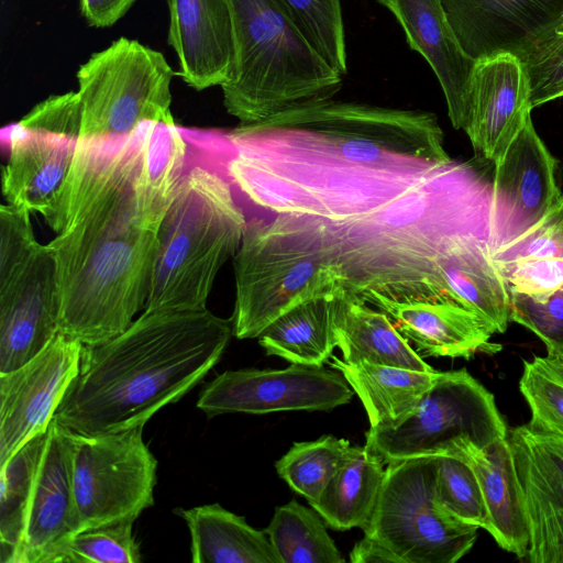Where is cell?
Returning <instances> with one entry per match:
<instances>
[{
    "label": "cell",
    "instance_id": "obj_2",
    "mask_svg": "<svg viewBox=\"0 0 563 563\" xmlns=\"http://www.w3.org/2000/svg\"><path fill=\"white\" fill-rule=\"evenodd\" d=\"M232 335V318L207 308L144 311L114 338L84 345L79 371L54 418L85 435L144 426L206 377Z\"/></svg>",
    "mask_w": 563,
    "mask_h": 563
},
{
    "label": "cell",
    "instance_id": "obj_19",
    "mask_svg": "<svg viewBox=\"0 0 563 563\" xmlns=\"http://www.w3.org/2000/svg\"><path fill=\"white\" fill-rule=\"evenodd\" d=\"M529 526L526 559L563 563V435L528 422L508 433Z\"/></svg>",
    "mask_w": 563,
    "mask_h": 563
},
{
    "label": "cell",
    "instance_id": "obj_7",
    "mask_svg": "<svg viewBox=\"0 0 563 563\" xmlns=\"http://www.w3.org/2000/svg\"><path fill=\"white\" fill-rule=\"evenodd\" d=\"M30 214L0 208V373L31 361L59 332L55 258L36 240Z\"/></svg>",
    "mask_w": 563,
    "mask_h": 563
},
{
    "label": "cell",
    "instance_id": "obj_20",
    "mask_svg": "<svg viewBox=\"0 0 563 563\" xmlns=\"http://www.w3.org/2000/svg\"><path fill=\"white\" fill-rule=\"evenodd\" d=\"M530 87L519 57L499 53L476 60L465 129L476 154L500 163L531 117Z\"/></svg>",
    "mask_w": 563,
    "mask_h": 563
},
{
    "label": "cell",
    "instance_id": "obj_11",
    "mask_svg": "<svg viewBox=\"0 0 563 563\" xmlns=\"http://www.w3.org/2000/svg\"><path fill=\"white\" fill-rule=\"evenodd\" d=\"M508 437L494 395L467 371L439 372L422 400L402 423L369 428L366 443L384 464L444 455L457 440L484 449Z\"/></svg>",
    "mask_w": 563,
    "mask_h": 563
},
{
    "label": "cell",
    "instance_id": "obj_31",
    "mask_svg": "<svg viewBox=\"0 0 563 563\" xmlns=\"http://www.w3.org/2000/svg\"><path fill=\"white\" fill-rule=\"evenodd\" d=\"M382 459L356 445L352 456L310 506L335 530L363 529L369 521L385 478Z\"/></svg>",
    "mask_w": 563,
    "mask_h": 563
},
{
    "label": "cell",
    "instance_id": "obj_26",
    "mask_svg": "<svg viewBox=\"0 0 563 563\" xmlns=\"http://www.w3.org/2000/svg\"><path fill=\"white\" fill-rule=\"evenodd\" d=\"M435 282L478 314L494 334L510 321L509 292L492 258L489 242L466 238L451 243L435 258Z\"/></svg>",
    "mask_w": 563,
    "mask_h": 563
},
{
    "label": "cell",
    "instance_id": "obj_12",
    "mask_svg": "<svg viewBox=\"0 0 563 563\" xmlns=\"http://www.w3.org/2000/svg\"><path fill=\"white\" fill-rule=\"evenodd\" d=\"M143 427L96 435L71 431L80 531L136 520L154 505L157 460L144 442Z\"/></svg>",
    "mask_w": 563,
    "mask_h": 563
},
{
    "label": "cell",
    "instance_id": "obj_42",
    "mask_svg": "<svg viewBox=\"0 0 563 563\" xmlns=\"http://www.w3.org/2000/svg\"><path fill=\"white\" fill-rule=\"evenodd\" d=\"M510 320L534 333L547 356L563 358V287L549 294H509Z\"/></svg>",
    "mask_w": 563,
    "mask_h": 563
},
{
    "label": "cell",
    "instance_id": "obj_15",
    "mask_svg": "<svg viewBox=\"0 0 563 563\" xmlns=\"http://www.w3.org/2000/svg\"><path fill=\"white\" fill-rule=\"evenodd\" d=\"M353 389L336 369L291 364L283 369L227 371L200 391L197 408L224 413L331 410L350 402Z\"/></svg>",
    "mask_w": 563,
    "mask_h": 563
},
{
    "label": "cell",
    "instance_id": "obj_41",
    "mask_svg": "<svg viewBox=\"0 0 563 563\" xmlns=\"http://www.w3.org/2000/svg\"><path fill=\"white\" fill-rule=\"evenodd\" d=\"M497 269L536 260H563V192L528 231L492 253Z\"/></svg>",
    "mask_w": 563,
    "mask_h": 563
},
{
    "label": "cell",
    "instance_id": "obj_4",
    "mask_svg": "<svg viewBox=\"0 0 563 563\" xmlns=\"http://www.w3.org/2000/svg\"><path fill=\"white\" fill-rule=\"evenodd\" d=\"M161 222L144 311L207 308L218 272L234 257L247 223L214 150L194 145Z\"/></svg>",
    "mask_w": 563,
    "mask_h": 563
},
{
    "label": "cell",
    "instance_id": "obj_35",
    "mask_svg": "<svg viewBox=\"0 0 563 563\" xmlns=\"http://www.w3.org/2000/svg\"><path fill=\"white\" fill-rule=\"evenodd\" d=\"M355 448L347 440L333 435L296 442L276 462V471L292 490L312 504Z\"/></svg>",
    "mask_w": 563,
    "mask_h": 563
},
{
    "label": "cell",
    "instance_id": "obj_23",
    "mask_svg": "<svg viewBox=\"0 0 563 563\" xmlns=\"http://www.w3.org/2000/svg\"><path fill=\"white\" fill-rule=\"evenodd\" d=\"M168 43L180 76L200 91L222 86L232 74L234 46L229 0H167Z\"/></svg>",
    "mask_w": 563,
    "mask_h": 563
},
{
    "label": "cell",
    "instance_id": "obj_32",
    "mask_svg": "<svg viewBox=\"0 0 563 563\" xmlns=\"http://www.w3.org/2000/svg\"><path fill=\"white\" fill-rule=\"evenodd\" d=\"M48 429L32 438L0 466V562L18 563L30 504L44 456Z\"/></svg>",
    "mask_w": 563,
    "mask_h": 563
},
{
    "label": "cell",
    "instance_id": "obj_5",
    "mask_svg": "<svg viewBox=\"0 0 563 563\" xmlns=\"http://www.w3.org/2000/svg\"><path fill=\"white\" fill-rule=\"evenodd\" d=\"M233 334L258 338L297 305L345 290L331 221L303 213H278L247 221L233 257Z\"/></svg>",
    "mask_w": 563,
    "mask_h": 563
},
{
    "label": "cell",
    "instance_id": "obj_44",
    "mask_svg": "<svg viewBox=\"0 0 563 563\" xmlns=\"http://www.w3.org/2000/svg\"><path fill=\"white\" fill-rule=\"evenodd\" d=\"M136 0H79L80 12L95 27H110L131 9Z\"/></svg>",
    "mask_w": 563,
    "mask_h": 563
},
{
    "label": "cell",
    "instance_id": "obj_22",
    "mask_svg": "<svg viewBox=\"0 0 563 563\" xmlns=\"http://www.w3.org/2000/svg\"><path fill=\"white\" fill-rule=\"evenodd\" d=\"M71 431L55 418L37 473L18 563H46L58 543L80 531L73 481Z\"/></svg>",
    "mask_w": 563,
    "mask_h": 563
},
{
    "label": "cell",
    "instance_id": "obj_45",
    "mask_svg": "<svg viewBox=\"0 0 563 563\" xmlns=\"http://www.w3.org/2000/svg\"><path fill=\"white\" fill-rule=\"evenodd\" d=\"M350 561L352 563H401L400 559L382 542L365 534L350 552Z\"/></svg>",
    "mask_w": 563,
    "mask_h": 563
},
{
    "label": "cell",
    "instance_id": "obj_27",
    "mask_svg": "<svg viewBox=\"0 0 563 563\" xmlns=\"http://www.w3.org/2000/svg\"><path fill=\"white\" fill-rule=\"evenodd\" d=\"M339 371L361 399L369 428H393L402 423L416 410L434 384L438 371L362 362L350 364L336 356L328 361Z\"/></svg>",
    "mask_w": 563,
    "mask_h": 563
},
{
    "label": "cell",
    "instance_id": "obj_30",
    "mask_svg": "<svg viewBox=\"0 0 563 563\" xmlns=\"http://www.w3.org/2000/svg\"><path fill=\"white\" fill-rule=\"evenodd\" d=\"M343 292L316 297L291 308L257 338L260 345L268 355L291 364L323 366L336 347L334 324Z\"/></svg>",
    "mask_w": 563,
    "mask_h": 563
},
{
    "label": "cell",
    "instance_id": "obj_24",
    "mask_svg": "<svg viewBox=\"0 0 563 563\" xmlns=\"http://www.w3.org/2000/svg\"><path fill=\"white\" fill-rule=\"evenodd\" d=\"M397 19L409 46L431 66L443 90L452 125L465 131L475 60L462 48L441 0H377Z\"/></svg>",
    "mask_w": 563,
    "mask_h": 563
},
{
    "label": "cell",
    "instance_id": "obj_17",
    "mask_svg": "<svg viewBox=\"0 0 563 563\" xmlns=\"http://www.w3.org/2000/svg\"><path fill=\"white\" fill-rule=\"evenodd\" d=\"M84 344L62 332L19 368L0 373V466L45 432L76 377Z\"/></svg>",
    "mask_w": 563,
    "mask_h": 563
},
{
    "label": "cell",
    "instance_id": "obj_37",
    "mask_svg": "<svg viewBox=\"0 0 563 563\" xmlns=\"http://www.w3.org/2000/svg\"><path fill=\"white\" fill-rule=\"evenodd\" d=\"M435 501L449 516L487 530L488 515L471 466L453 455H438Z\"/></svg>",
    "mask_w": 563,
    "mask_h": 563
},
{
    "label": "cell",
    "instance_id": "obj_3",
    "mask_svg": "<svg viewBox=\"0 0 563 563\" xmlns=\"http://www.w3.org/2000/svg\"><path fill=\"white\" fill-rule=\"evenodd\" d=\"M492 179L477 164L452 159L374 211L330 220L345 290L440 286L433 266L444 249L466 238L489 242Z\"/></svg>",
    "mask_w": 563,
    "mask_h": 563
},
{
    "label": "cell",
    "instance_id": "obj_8",
    "mask_svg": "<svg viewBox=\"0 0 563 563\" xmlns=\"http://www.w3.org/2000/svg\"><path fill=\"white\" fill-rule=\"evenodd\" d=\"M164 55L135 40L120 37L95 53L77 71L80 139H118L144 122L175 123Z\"/></svg>",
    "mask_w": 563,
    "mask_h": 563
},
{
    "label": "cell",
    "instance_id": "obj_46",
    "mask_svg": "<svg viewBox=\"0 0 563 563\" xmlns=\"http://www.w3.org/2000/svg\"><path fill=\"white\" fill-rule=\"evenodd\" d=\"M548 357V356H547ZM551 362H553L554 364H556L558 366L562 367L563 368V358H550L548 357Z\"/></svg>",
    "mask_w": 563,
    "mask_h": 563
},
{
    "label": "cell",
    "instance_id": "obj_33",
    "mask_svg": "<svg viewBox=\"0 0 563 563\" xmlns=\"http://www.w3.org/2000/svg\"><path fill=\"white\" fill-rule=\"evenodd\" d=\"M229 148L230 153L224 157L225 172L231 183L253 202L277 213H303L329 219L319 200L299 184L260 159L233 151L230 144Z\"/></svg>",
    "mask_w": 563,
    "mask_h": 563
},
{
    "label": "cell",
    "instance_id": "obj_14",
    "mask_svg": "<svg viewBox=\"0 0 563 563\" xmlns=\"http://www.w3.org/2000/svg\"><path fill=\"white\" fill-rule=\"evenodd\" d=\"M225 137L233 151L260 159L308 190L324 207L332 221L374 211L423 176L397 174L335 158L268 147L236 130L229 132Z\"/></svg>",
    "mask_w": 563,
    "mask_h": 563
},
{
    "label": "cell",
    "instance_id": "obj_25",
    "mask_svg": "<svg viewBox=\"0 0 563 563\" xmlns=\"http://www.w3.org/2000/svg\"><path fill=\"white\" fill-rule=\"evenodd\" d=\"M444 455L456 456L473 470L488 515L487 531L497 544L526 558L529 526L508 437L484 449L467 440H457Z\"/></svg>",
    "mask_w": 563,
    "mask_h": 563
},
{
    "label": "cell",
    "instance_id": "obj_18",
    "mask_svg": "<svg viewBox=\"0 0 563 563\" xmlns=\"http://www.w3.org/2000/svg\"><path fill=\"white\" fill-rule=\"evenodd\" d=\"M562 191L556 161L537 133L531 117L494 165L492 179V253L533 227Z\"/></svg>",
    "mask_w": 563,
    "mask_h": 563
},
{
    "label": "cell",
    "instance_id": "obj_10",
    "mask_svg": "<svg viewBox=\"0 0 563 563\" xmlns=\"http://www.w3.org/2000/svg\"><path fill=\"white\" fill-rule=\"evenodd\" d=\"M378 501L362 529L401 563H454L474 545L479 528L443 512L435 501L438 455L386 464Z\"/></svg>",
    "mask_w": 563,
    "mask_h": 563
},
{
    "label": "cell",
    "instance_id": "obj_21",
    "mask_svg": "<svg viewBox=\"0 0 563 563\" xmlns=\"http://www.w3.org/2000/svg\"><path fill=\"white\" fill-rule=\"evenodd\" d=\"M464 52L475 62L499 53L521 57L563 18V0H441Z\"/></svg>",
    "mask_w": 563,
    "mask_h": 563
},
{
    "label": "cell",
    "instance_id": "obj_13",
    "mask_svg": "<svg viewBox=\"0 0 563 563\" xmlns=\"http://www.w3.org/2000/svg\"><path fill=\"white\" fill-rule=\"evenodd\" d=\"M246 126L303 130L373 143L431 163L452 161L444 148L437 117L421 110L324 99L292 107L260 124Z\"/></svg>",
    "mask_w": 563,
    "mask_h": 563
},
{
    "label": "cell",
    "instance_id": "obj_43",
    "mask_svg": "<svg viewBox=\"0 0 563 563\" xmlns=\"http://www.w3.org/2000/svg\"><path fill=\"white\" fill-rule=\"evenodd\" d=\"M509 294L539 296L563 287V260H536L498 269Z\"/></svg>",
    "mask_w": 563,
    "mask_h": 563
},
{
    "label": "cell",
    "instance_id": "obj_34",
    "mask_svg": "<svg viewBox=\"0 0 563 563\" xmlns=\"http://www.w3.org/2000/svg\"><path fill=\"white\" fill-rule=\"evenodd\" d=\"M320 515L291 500L275 509L265 529L280 563H343Z\"/></svg>",
    "mask_w": 563,
    "mask_h": 563
},
{
    "label": "cell",
    "instance_id": "obj_6",
    "mask_svg": "<svg viewBox=\"0 0 563 563\" xmlns=\"http://www.w3.org/2000/svg\"><path fill=\"white\" fill-rule=\"evenodd\" d=\"M234 59L221 86L240 125L260 124L292 107L332 99L342 74L320 54L284 0H229Z\"/></svg>",
    "mask_w": 563,
    "mask_h": 563
},
{
    "label": "cell",
    "instance_id": "obj_1",
    "mask_svg": "<svg viewBox=\"0 0 563 563\" xmlns=\"http://www.w3.org/2000/svg\"><path fill=\"white\" fill-rule=\"evenodd\" d=\"M188 156L176 123L144 122L123 137L79 140L65 224L48 243L59 332L99 345L144 309L158 229Z\"/></svg>",
    "mask_w": 563,
    "mask_h": 563
},
{
    "label": "cell",
    "instance_id": "obj_29",
    "mask_svg": "<svg viewBox=\"0 0 563 563\" xmlns=\"http://www.w3.org/2000/svg\"><path fill=\"white\" fill-rule=\"evenodd\" d=\"M174 512L188 526L194 563H280L265 530L218 503Z\"/></svg>",
    "mask_w": 563,
    "mask_h": 563
},
{
    "label": "cell",
    "instance_id": "obj_16",
    "mask_svg": "<svg viewBox=\"0 0 563 563\" xmlns=\"http://www.w3.org/2000/svg\"><path fill=\"white\" fill-rule=\"evenodd\" d=\"M356 295L384 312L421 357L470 360L479 352L495 353L500 349L490 342L494 332L489 325L445 288L364 289Z\"/></svg>",
    "mask_w": 563,
    "mask_h": 563
},
{
    "label": "cell",
    "instance_id": "obj_36",
    "mask_svg": "<svg viewBox=\"0 0 563 563\" xmlns=\"http://www.w3.org/2000/svg\"><path fill=\"white\" fill-rule=\"evenodd\" d=\"M134 521L79 531L58 543L46 563H139L142 555L133 536Z\"/></svg>",
    "mask_w": 563,
    "mask_h": 563
},
{
    "label": "cell",
    "instance_id": "obj_9",
    "mask_svg": "<svg viewBox=\"0 0 563 563\" xmlns=\"http://www.w3.org/2000/svg\"><path fill=\"white\" fill-rule=\"evenodd\" d=\"M80 131L81 109L74 91L48 97L9 130L2 172L7 203L41 214L55 233L65 224Z\"/></svg>",
    "mask_w": 563,
    "mask_h": 563
},
{
    "label": "cell",
    "instance_id": "obj_40",
    "mask_svg": "<svg viewBox=\"0 0 563 563\" xmlns=\"http://www.w3.org/2000/svg\"><path fill=\"white\" fill-rule=\"evenodd\" d=\"M530 87L532 109L563 97V18L519 58Z\"/></svg>",
    "mask_w": 563,
    "mask_h": 563
},
{
    "label": "cell",
    "instance_id": "obj_38",
    "mask_svg": "<svg viewBox=\"0 0 563 563\" xmlns=\"http://www.w3.org/2000/svg\"><path fill=\"white\" fill-rule=\"evenodd\" d=\"M519 389L536 429L563 435V368L547 356L523 362Z\"/></svg>",
    "mask_w": 563,
    "mask_h": 563
},
{
    "label": "cell",
    "instance_id": "obj_28",
    "mask_svg": "<svg viewBox=\"0 0 563 563\" xmlns=\"http://www.w3.org/2000/svg\"><path fill=\"white\" fill-rule=\"evenodd\" d=\"M334 333L343 361L368 362L417 371H433L398 332L390 319L345 290L339 301Z\"/></svg>",
    "mask_w": 563,
    "mask_h": 563
},
{
    "label": "cell",
    "instance_id": "obj_39",
    "mask_svg": "<svg viewBox=\"0 0 563 563\" xmlns=\"http://www.w3.org/2000/svg\"><path fill=\"white\" fill-rule=\"evenodd\" d=\"M296 22L339 73H347L341 0H284Z\"/></svg>",
    "mask_w": 563,
    "mask_h": 563
}]
</instances>
